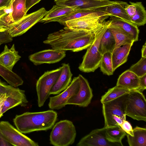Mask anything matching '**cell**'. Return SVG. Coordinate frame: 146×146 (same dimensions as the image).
<instances>
[{"mask_svg":"<svg viewBox=\"0 0 146 146\" xmlns=\"http://www.w3.org/2000/svg\"><path fill=\"white\" fill-rule=\"evenodd\" d=\"M53 127L50 136L51 144L55 146H68L74 143L76 132L71 121L61 120Z\"/></svg>","mask_w":146,"mask_h":146,"instance_id":"5","label":"cell"},{"mask_svg":"<svg viewBox=\"0 0 146 146\" xmlns=\"http://www.w3.org/2000/svg\"><path fill=\"white\" fill-rule=\"evenodd\" d=\"M0 132L12 145L39 146L38 143L23 134L8 121L0 122Z\"/></svg>","mask_w":146,"mask_h":146,"instance_id":"9","label":"cell"},{"mask_svg":"<svg viewBox=\"0 0 146 146\" xmlns=\"http://www.w3.org/2000/svg\"><path fill=\"white\" fill-rule=\"evenodd\" d=\"M136 7L134 16L131 19L132 23L137 26L144 25L146 23V11L141 2H133Z\"/></svg>","mask_w":146,"mask_h":146,"instance_id":"31","label":"cell"},{"mask_svg":"<svg viewBox=\"0 0 146 146\" xmlns=\"http://www.w3.org/2000/svg\"><path fill=\"white\" fill-rule=\"evenodd\" d=\"M13 40V37L7 31L0 32V45L3 44L11 42Z\"/></svg>","mask_w":146,"mask_h":146,"instance_id":"38","label":"cell"},{"mask_svg":"<svg viewBox=\"0 0 146 146\" xmlns=\"http://www.w3.org/2000/svg\"><path fill=\"white\" fill-rule=\"evenodd\" d=\"M20 105L23 107L22 103L14 98L7 96L4 101L1 107V113L3 114L7 110Z\"/></svg>","mask_w":146,"mask_h":146,"instance_id":"36","label":"cell"},{"mask_svg":"<svg viewBox=\"0 0 146 146\" xmlns=\"http://www.w3.org/2000/svg\"><path fill=\"white\" fill-rule=\"evenodd\" d=\"M133 136L126 134L129 145L130 146H146V128L137 126L133 129Z\"/></svg>","mask_w":146,"mask_h":146,"instance_id":"28","label":"cell"},{"mask_svg":"<svg viewBox=\"0 0 146 146\" xmlns=\"http://www.w3.org/2000/svg\"></svg>","mask_w":146,"mask_h":146,"instance_id":"49","label":"cell"},{"mask_svg":"<svg viewBox=\"0 0 146 146\" xmlns=\"http://www.w3.org/2000/svg\"><path fill=\"white\" fill-rule=\"evenodd\" d=\"M143 92L131 90L125 102V112L134 119L146 121V100Z\"/></svg>","mask_w":146,"mask_h":146,"instance_id":"6","label":"cell"},{"mask_svg":"<svg viewBox=\"0 0 146 146\" xmlns=\"http://www.w3.org/2000/svg\"><path fill=\"white\" fill-rule=\"evenodd\" d=\"M129 3L130 5L127 4L126 2L124 5V8L131 19L135 15L136 11V7L133 4V2L130 1Z\"/></svg>","mask_w":146,"mask_h":146,"instance_id":"37","label":"cell"},{"mask_svg":"<svg viewBox=\"0 0 146 146\" xmlns=\"http://www.w3.org/2000/svg\"><path fill=\"white\" fill-rule=\"evenodd\" d=\"M77 10L73 8L56 4L46 13L39 22L47 23L56 21Z\"/></svg>","mask_w":146,"mask_h":146,"instance_id":"17","label":"cell"},{"mask_svg":"<svg viewBox=\"0 0 146 146\" xmlns=\"http://www.w3.org/2000/svg\"><path fill=\"white\" fill-rule=\"evenodd\" d=\"M99 67L104 74L108 76L113 74L114 71L113 68L111 53L107 52L102 55Z\"/></svg>","mask_w":146,"mask_h":146,"instance_id":"34","label":"cell"},{"mask_svg":"<svg viewBox=\"0 0 146 146\" xmlns=\"http://www.w3.org/2000/svg\"><path fill=\"white\" fill-rule=\"evenodd\" d=\"M139 85L141 91L143 92L146 89V74L139 77Z\"/></svg>","mask_w":146,"mask_h":146,"instance_id":"40","label":"cell"},{"mask_svg":"<svg viewBox=\"0 0 146 146\" xmlns=\"http://www.w3.org/2000/svg\"><path fill=\"white\" fill-rule=\"evenodd\" d=\"M128 93L102 104L104 127L120 126L126 120L125 102Z\"/></svg>","mask_w":146,"mask_h":146,"instance_id":"3","label":"cell"},{"mask_svg":"<svg viewBox=\"0 0 146 146\" xmlns=\"http://www.w3.org/2000/svg\"><path fill=\"white\" fill-rule=\"evenodd\" d=\"M133 43L127 44L114 49L112 53L113 68L114 71L126 62Z\"/></svg>","mask_w":146,"mask_h":146,"instance_id":"20","label":"cell"},{"mask_svg":"<svg viewBox=\"0 0 146 146\" xmlns=\"http://www.w3.org/2000/svg\"><path fill=\"white\" fill-rule=\"evenodd\" d=\"M128 70L139 77L146 74V57H141L137 63L132 65Z\"/></svg>","mask_w":146,"mask_h":146,"instance_id":"35","label":"cell"},{"mask_svg":"<svg viewBox=\"0 0 146 146\" xmlns=\"http://www.w3.org/2000/svg\"><path fill=\"white\" fill-rule=\"evenodd\" d=\"M110 22V20L106 21L97 32L94 40L87 48L82 62L79 66L80 71L87 73L94 72L99 67L102 56L99 51V43Z\"/></svg>","mask_w":146,"mask_h":146,"instance_id":"4","label":"cell"},{"mask_svg":"<svg viewBox=\"0 0 146 146\" xmlns=\"http://www.w3.org/2000/svg\"><path fill=\"white\" fill-rule=\"evenodd\" d=\"M105 7L102 8L88 10H77L67 15L66 17L57 20L56 21L64 25L65 22L68 21L79 18L88 16H110L104 10Z\"/></svg>","mask_w":146,"mask_h":146,"instance_id":"21","label":"cell"},{"mask_svg":"<svg viewBox=\"0 0 146 146\" xmlns=\"http://www.w3.org/2000/svg\"><path fill=\"white\" fill-rule=\"evenodd\" d=\"M12 145L4 137L0 132V146H9Z\"/></svg>","mask_w":146,"mask_h":146,"instance_id":"42","label":"cell"},{"mask_svg":"<svg viewBox=\"0 0 146 146\" xmlns=\"http://www.w3.org/2000/svg\"><path fill=\"white\" fill-rule=\"evenodd\" d=\"M62 70L57 81L51 88L50 94H58L65 90L72 81V74L68 64H62Z\"/></svg>","mask_w":146,"mask_h":146,"instance_id":"16","label":"cell"},{"mask_svg":"<svg viewBox=\"0 0 146 146\" xmlns=\"http://www.w3.org/2000/svg\"><path fill=\"white\" fill-rule=\"evenodd\" d=\"M21 57L18 54V52L16 50L14 44L9 49L5 45L4 50L0 53V64L9 70L12 71L14 65Z\"/></svg>","mask_w":146,"mask_h":146,"instance_id":"19","label":"cell"},{"mask_svg":"<svg viewBox=\"0 0 146 146\" xmlns=\"http://www.w3.org/2000/svg\"><path fill=\"white\" fill-rule=\"evenodd\" d=\"M53 110L38 112H26L17 115L13 121L17 129L23 133L47 131L54 126L57 117Z\"/></svg>","mask_w":146,"mask_h":146,"instance_id":"2","label":"cell"},{"mask_svg":"<svg viewBox=\"0 0 146 146\" xmlns=\"http://www.w3.org/2000/svg\"><path fill=\"white\" fill-rule=\"evenodd\" d=\"M122 129L126 133L131 136H133V129L130 123L125 120L120 126Z\"/></svg>","mask_w":146,"mask_h":146,"instance_id":"39","label":"cell"},{"mask_svg":"<svg viewBox=\"0 0 146 146\" xmlns=\"http://www.w3.org/2000/svg\"><path fill=\"white\" fill-rule=\"evenodd\" d=\"M126 3L122 1H116L115 3L106 7L104 10L110 16L117 17L132 23L124 8V5Z\"/></svg>","mask_w":146,"mask_h":146,"instance_id":"25","label":"cell"},{"mask_svg":"<svg viewBox=\"0 0 146 146\" xmlns=\"http://www.w3.org/2000/svg\"><path fill=\"white\" fill-rule=\"evenodd\" d=\"M0 94H6L8 96L21 101L23 107L26 106L28 102L24 90L8 85L5 82L0 83Z\"/></svg>","mask_w":146,"mask_h":146,"instance_id":"24","label":"cell"},{"mask_svg":"<svg viewBox=\"0 0 146 146\" xmlns=\"http://www.w3.org/2000/svg\"><path fill=\"white\" fill-rule=\"evenodd\" d=\"M12 3L9 6L0 8V32L7 31L9 25L13 23L11 14Z\"/></svg>","mask_w":146,"mask_h":146,"instance_id":"30","label":"cell"},{"mask_svg":"<svg viewBox=\"0 0 146 146\" xmlns=\"http://www.w3.org/2000/svg\"><path fill=\"white\" fill-rule=\"evenodd\" d=\"M110 24L119 27L131 35L135 42L138 40L139 32L138 26L135 24L127 22L117 17L110 16Z\"/></svg>","mask_w":146,"mask_h":146,"instance_id":"22","label":"cell"},{"mask_svg":"<svg viewBox=\"0 0 146 146\" xmlns=\"http://www.w3.org/2000/svg\"><path fill=\"white\" fill-rule=\"evenodd\" d=\"M103 24L91 31L73 30L65 27L49 34L43 42L52 49L77 52L87 48L94 40L96 33Z\"/></svg>","mask_w":146,"mask_h":146,"instance_id":"1","label":"cell"},{"mask_svg":"<svg viewBox=\"0 0 146 146\" xmlns=\"http://www.w3.org/2000/svg\"><path fill=\"white\" fill-rule=\"evenodd\" d=\"M67 0H54V2H55L58 1H66Z\"/></svg>","mask_w":146,"mask_h":146,"instance_id":"46","label":"cell"},{"mask_svg":"<svg viewBox=\"0 0 146 146\" xmlns=\"http://www.w3.org/2000/svg\"><path fill=\"white\" fill-rule=\"evenodd\" d=\"M142 57H146V42L143 46L141 49Z\"/></svg>","mask_w":146,"mask_h":146,"instance_id":"45","label":"cell"},{"mask_svg":"<svg viewBox=\"0 0 146 146\" xmlns=\"http://www.w3.org/2000/svg\"><path fill=\"white\" fill-rule=\"evenodd\" d=\"M5 82H3L0 79V83H4Z\"/></svg>","mask_w":146,"mask_h":146,"instance_id":"47","label":"cell"},{"mask_svg":"<svg viewBox=\"0 0 146 146\" xmlns=\"http://www.w3.org/2000/svg\"><path fill=\"white\" fill-rule=\"evenodd\" d=\"M104 127L105 136L108 140L123 146L122 140L127 133L120 126Z\"/></svg>","mask_w":146,"mask_h":146,"instance_id":"27","label":"cell"},{"mask_svg":"<svg viewBox=\"0 0 146 146\" xmlns=\"http://www.w3.org/2000/svg\"><path fill=\"white\" fill-rule=\"evenodd\" d=\"M104 127L92 131L82 138L78 143L77 146H111L120 145L108 140L104 133Z\"/></svg>","mask_w":146,"mask_h":146,"instance_id":"15","label":"cell"},{"mask_svg":"<svg viewBox=\"0 0 146 146\" xmlns=\"http://www.w3.org/2000/svg\"><path fill=\"white\" fill-rule=\"evenodd\" d=\"M15 0H12V2L14 1Z\"/></svg>","mask_w":146,"mask_h":146,"instance_id":"48","label":"cell"},{"mask_svg":"<svg viewBox=\"0 0 146 146\" xmlns=\"http://www.w3.org/2000/svg\"><path fill=\"white\" fill-rule=\"evenodd\" d=\"M116 86L131 90H139L141 91L139 85V77L128 70L119 76Z\"/></svg>","mask_w":146,"mask_h":146,"instance_id":"18","label":"cell"},{"mask_svg":"<svg viewBox=\"0 0 146 146\" xmlns=\"http://www.w3.org/2000/svg\"><path fill=\"white\" fill-rule=\"evenodd\" d=\"M7 96H8L6 94H0V118L3 116L1 113L2 106Z\"/></svg>","mask_w":146,"mask_h":146,"instance_id":"43","label":"cell"},{"mask_svg":"<svg viewBox=\"0 0 146 146\" xmlns=\"http://www.w3.org/2000/svg\"><path fill=\"white\" fill-rule=\"evenodd\" d=\"M0 75L10 85L17 87L22 85L23 80L18 75L0 64Z\"/></svg>","mask_w":146,"mask_h":146,"instance_id":"29","label":"cell"},{"mask_svg":"<svg viewBox=\"0 0 146 146\" xmlns=\"http://www.w3.org/2000/svg\"><path fill=\"white\" fill-rule=\"evenodd\" d=\"M109 17V15L86 16L67 21L64 26L73 30L91 31L104 23Z\"/></svg>","mask_w":146,"mask_h":146,"instance_id":"10","label":"cell"},{"mask_svg":"<svg viewBox=\"0 0 146 146\" xmlns=\"http://www.w3.org/2000/svg\"><path fill=\"white\" fill-rule=\"evenodd\" d=\"M25 2L26 0H15L12 2L11 16L14 22L20 20L27 14Z\"/></svg>","mask_w":146,"mask_h":146,"instance_id":"33","label":"cell"},{"mask_svg":"<svg viewBox=\"0 0 146 146\" xmlns=\"http://www.w3.org/2000/svg\"><path fill=\"white\" fill-rule=\"evenodd\" d=\"M110 23L108 28L113 34L116 42L114 49L125 44L133 43L135 42L133 37L131 35L120 27L110 24Z\"/></svg>","mask_w":146,"mask_h":146,"instance_id":"23","label":"cell"},{"mask_svg":"<svg viewBox=\"0 0 146 146\" xmlns=\"http://www.w3.org/2000/svg\"><path fill=\"white\" fill-rule=\"evenodd\" d=\"M115 44L114 37L108 27L100 40L99 51L102 55L107 52L112 53L115 47Z\"/></svg>","mask_w":146,"mask_h":146,"instance_id":"26","label":"cell"},{"mask_svg":"<svg viewBox=\"0 0 146 146\" xmlns=\"http://www.w3.org/2000/svg\"><path fill=\"white\" fill-rule=\"evenodd\" d=\"M78 76L80 83L79 91L68 100L66 104L86 107L90 103L93 96L92 91L86 79L80 74Z\"/></svg>","mask_w":146,"mask_h":146,"instance_id":"12","label":"cell"},{"mask_svg":"<svg viewBox=\"0 0 146 146\" xmlns=\"http://www.w3.org/2000/svg\"><path fill=\"white\" fill-rule=\"evenodd\" d=\"M131 90L129 89L117 86H116L109 89L100 100L102 104L116 99L123 95L129 93Z\"/></svg>","mask_w":146,"mask_h":146,"instance_id":"32","label":"cell"},{"mask_svg":"<svg viewBox=\"0 0 146 146\" xmlns=\"http://www.w3.org/2000/svg\"><path fill=\"white\" fill-rule=\"evenodd\" d=\"M12 3V0H0V8L9 6Z\"/></svg>","mask_w":146,"mask_h":146,"instance_id":"44","label":"cell"},{"mask_svg":"<svg viewBox=\"0 0 146 146\" xmlns=\"http://www.w3.org/2000/svg\"><path fill=\"white\" fill-rule=\"evenodd\" d=\"M66 55L65 51L55 49L42 50L30 55L29 60L35 65L44 63L52 64L61 60Z\"/></svg>","mask_w":146,"mask_h":146,"instance_id":"13","label":"cell"},{"mask_svg":"<svg viewBox=\"0 0 146 146\" xmlns=\"http://www.w3.org/2000/svg\"><path fill=\"white\" fill-rule=\"evenodd\" d=\"M62 69V66L56 69L45 72L37 80L36 89L38 105L39 107L44 105L49 97L50 91L59 78Z\"/></svg>","mask_w":146,"mask_h":146,"instance_id":"7","label":"cell"},{"mask_svg":"<svg viewBox=\"0 0 146 146\" xmlns=\"http://www.w3.org/2000/svg\"><path fill=\"white\" fill-rule=\"evenodd\" d=\"M47 12L42 7L31 13L26 14L20 20L10 24L7 31L12 37L21 35L39 22Z\"/></svg>","mask_w":146,"mask_h":146,"instance_id":"8","label":"cell"},{"mask_svg":"<svg viewBox=\"0 0 146 146\" xmlns=\"http://www.w3.org/2000/svg\"><path fill=\"white\" fill-rule=\"evenodd\" d=\"M80 88L78 76L74 77L67 88L58 95L50 98L49 108L52 110H59L65 107L68 100L76 94Z\"/></svg>","mask_w":146,"mask_h":146,"instance_id":"11","label":"cell"},{"mask_svg":"<svg viewBox=\"0 0 146 146\" xmlns=\"http://www.w3.org/2000/svg\"><path fill=\"white\" fill-rule=\"evenodd\" d=\"M41 0H26L25 5L26 12L34 5L39 2Z\"/></svg>","mask_w":146,"mask_h":146,"instance_id":"41","label":"cell"},{"mask_svg":"<svg viewBox=\"0 0 146 146\" xmlns=\"http://www.w3.org/2000/svg\"><path fill=\"white\" fill-rule=\"evenodd\" d=\"M116 1L109 0H67L56 2V4L73 8L77 10L98 9L113 4Z\"/></svg>","mask_w":146,"mask_h":146,"instance_id":"14","label":"cell"}]
</instances>
